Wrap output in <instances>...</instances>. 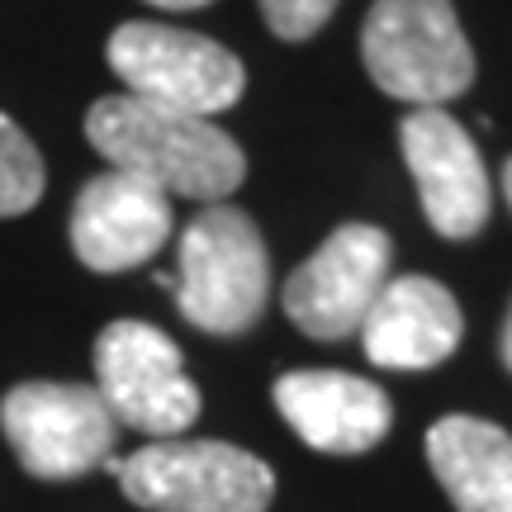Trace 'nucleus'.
Returning <instances> with one entry per match:
<instances>
[{
    "label": "nucleus",
    "instance_id": "obj_12",
    "mask_svg": "<svg viewBox=\"0 0 512 512\" xmlns=\"http://www.w3.org/2000/svg\"><path fill=\"white\" fill-rule=\"evenodd\" d=\"M460 337H465V318L456 294L432 275L384 280L361 323V347L384 370H432L460 347Z\"/></svg>",
    "mask_w": 512,
    "mask_h": 512
},
{
    "label": "nucleus",
    "instance_id": "obj_15",
    "mask_svg": "<svg viewBox=\"0 0 512 512\" xmlns=\"http://www.w3.org/2000/svg\"><path fill=\"white\" fill-rule=\"evenodd\" d=\"M332 10H337V0H261V15L271 24V34L285 38V43L313 38L332 19Z\"/></svg>",
    "mask_w": 512,
    "mask_h": 512
},
{
    "label": "nucleus",
    "instance_id": "obj_4",
    "mask_svg": "<svg viewBox=\"0 0 512 512\" xmlns=\"http://www.w3.org/2000/svg\"><path fill=\"white\" fill-rule=\"evenodd\" d=\"M110 465L147 512H266L275 498L271 465L228 441L162 437Z\"/></svg>",
    "mask_w": 512,
    "mask_h": 512
},
{
    "label": "nucleus",
    "instance_id": "obj_18",
    "mask_svg": "<svg viewBox=\"0 0 512 512\" xmlns=\"http://www.w3.org/2000/svg\"><path fill=\"white\" fill-rule=\"evenodd\" d=\"M503 195H508V204H512V162L503 166Z\"/></svg>",
    "mask_w": 512,
    "mask_h": 512
},
{
    "label": "nucleus",
    "instance_id": "obj_3",
    "mask_svg": "<svg viewBox=\"0 0 512 512\" xmlns=\"http://www.w3.org/2000/svg\"><path fill=\"white\" fill-rule=\"evenodd\" d=\"M176 309L200 332L238 337L261 318L271 294V256L256 223L233 204H209L181 233Z\"/></svg>",
    "mask_w": 512,
    "mask_h": 512
},
{
    "label": "nucleus",
    "instance_id": "obj_9",
    "mask_svg": "<svg viewBox=\"0 0 512 512\" xmlns=\"http://www.w3.org/2000/svg\"><path fill=\"white\" fill-rule=\"evenodd\" d=\"M399 147L427 223L451 242L475 238L489 223V171L460 119L446 110H413L399 124Z\"/></svg>",
    "mask_w": 512,
    "mask_h": 512
},
{
    "label": "nucleus",
    "instance_id": "obj_2",
    "mask_svg": "<svg viewBox=\"0 0 512 512\" xmlns=\"http://www.w3.org/2000/svg\"><path fill=\"white\" fill-rule=\"evenodd\" d=\"M361 62L384 95L413 110H441L475 81V53L451 0H375L361 29Z\"/></svg>",
    "mask_w": 512,
    "mask_h": 512
},
{
    "label": "nucleus",
    "instance_id": "obj_6",
    "mask_svg": "<svg viewBox=\"0 0 512 512\" xmlns=\"http://www.w3.org/2000/svg\"><path fill=\"white\" fill-rule=\"evenodd\" d=\"M0 432L38 479H81L114 460L119 422L95 384L29 380L0 399Z\"/></svg>",
    "mask_w": 512,
    "mask_h": 512
},
{
    "label": "nucleus",
    "instance_id": "obj_17",
    "mask_svg": "<svg viewBox=\"0 0 512 512\" xmlns=\"http://www.w3.org/2000/svg\"><path fill=\"white\" fill-rule=\"evenodd\" d=\"M498 351H503V366L512 370V309H508V323H503V342H498Z\"/></svg>",
    "mask_w": 512,
    "mask_h": 512
},
{
    "label": "nucleus",
    "instance_id": "obj_5",
    "mask_svg": "<svg viewBox=\"0 0 512 512\" xmlns=\"http://www.w3.org/2000/svg\"><path fill=\"white\" fill-rule=\"evenodd\" d=\"M105 57L114 76L128 86V95L181 114H200V119H219L247 91L238 53L171 24H147V19L119 24Z\"/></svg>",
    "mask_w": 512,
    "mask_h": 512
},
{
    "label": "nucleus",
    "instance_id": "obj_8",
    "mask_svg": "<svg viewBox=\"0 0 512 512\" xmlns=\"http://www.w3.org/2000/svg\"><path fill=\"white\" fill-rule=\"evenodd\" d=\"M389 233L370 223H342L318 252L285 280V313L313 342H342L361 332L375 294L389 280Z\"/></svg>",
    "mask_w": 512,
    "mask_h": 512
},
{
    "label": "nucleus",
    "instance_id": "obj_13",
    "mask_svg": "<svg viewBox=\"0 0 512 512\" xmlns=\"http://www.w3.org/2000/svg\"><path fill=\"white\" fill-rule=\"evenodd\" d=\"M427 465L456 512H512V437L498 422L470 413L432 422Z\"/></svg>",
    "mask_w": 512,
    "mask_h": 512
},
{
    "label": "nucleus",
    "instance_id": "obj_14",
    "mask_svg": "<svg viewBox=\"0 0 512 512\" xmlns=\"http://www.w3.org/2000/svg\"><path fill=\"white\" fill-rule=\"evenodd\" d=\"M43 200V157L29 143V133L0 114V219L29 214Z\"/></svg>",
    "mask_w": 512,
    "mask_h": 512
},
{
    "label": "nucleus",
    "instance_id": "obj_16",
    "mask_svg": "<svg viewBox=\"0 0 512 512\" xmlns=\"http://www.w3.org/2000/svg\"><path fill=\"white\" fill-rule=\"evenodd\" d=\"M147 5H162V10H204L214 0H147Z\"/></svg>",
    "mask_w": 512,
    "mask_h": 512
},
{
    "label": "nucleus",
    "instance_id": "obj_1",
    "mask_svg": "<svg viewBox=\"0 0 512 512\" xmlns=\"http://www.w3.org/2000/svg\"><path fill=\"white\" fill-rule=\"evenodd\" d=\"M86 138L114 171L157 185L171 200L181 195L223 204V195H233L247 176L242 147L214 119L166 110L128 91L95 100L86 114Z\"/></svg>",
    "mask_w": 512,
    "mask_h": 512
},
{
    "label": "nucleus",
    "instance_id": "obj_7",
    "mask_svg": "<svg viewBox=\"0 0 512 512\" xmlns=\"http://www.w3.org/2000/svg\"><path fill=\"white\" fill-rule=\"evenodd\" d=\"M95 389L119 427L176 437L200 418V389L185 375L181 347L152 323L119 318L95 337Z\"/></svg>",
    "mask_w": 512,
    "mask_h": 512
},
{
    "label": "nucleus",
    "instance_id": "obj_11",
    "mask_svg": "<svg viewBox=\"0 0 512 512\" xmlns=\"http://www.w3.org/2000/svg\"><path fill=\"white\" fill-rule=\"evenodd\" d=\"M275 408L299 441L328 456H361L389 437V394L347 370H294L275 380Z\"/></svg>",
    "mask_w": 512,
    "mask_h": 512
},
{
    "label": "nucleus",
    "instance_id": "obj_10",
    "mask_svg": "<svg viewBox=\"0 0 512 512\" xmlns=\"http://www.w3.org/2000/svg\"><path fill=\"white\" fill-rule=\"evenodd\" d=\"M171 228H176L171 195L110 166L105 176L81 185L67 233H72V252L86 271L119 275L138 271L143 261L162 252Z\"/></svg>",
    "mask_w": 512,
    "mask_h": 512
}]
</instances>
